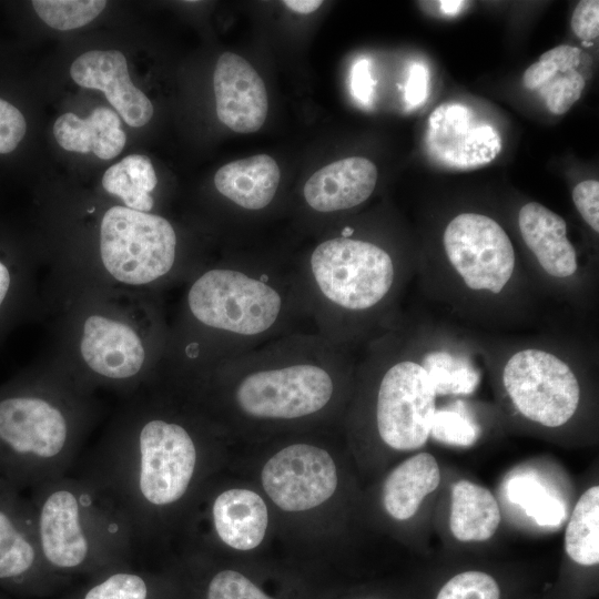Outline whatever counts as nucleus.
<instances>
[{"label":"nucleus","instance_id":"obj_1","mask_svg":"<svg viewBox=\"0 0 599 599\" xmlns=\"http://www.w3.org/2000/svg\"><path fill=\"white\" fill-rule=\"evenodd\" d=\"M200 461L197 441L185 425L152 416L104 449L83 476L123 511L138 549L159 518L186 498Z\"/></svg>","mask_w":599,"mask_h":599},{"label":"nucleus","instance_id":"obj_2","mask_svg":"<svg viewBox=\"0 0 599 599\" xmlns=\"http://www.w3.org/2000/svg\"><path fill=\"white\" fill-rule=\"evenodd\" d=\"M42 557L53 570L120 564L136 549L131 525L90 478L65 475L31 489Z\"/></svg>","mask_w":599,"mask_h":599},{"label":"nucleus","instance_id":"obj_3","mask_svg":"<svg viewBox=\"0 0 599 599\" xmlns=\"http://www.w3.org/2000/svg\"><path fill=\"white\" fill-rule=\"evenodd\" d=\"M77 445V422L63 403L24 385L0 390V476L16 488L65 475Z\"/></svg>","mask_w":599,"mask_h":599},{"label":"nucleus","instance_id":"obj_4","mask_svg":"<svg viewBox=\"0 0 599 599\" xmlns=\"http://www.w3.org/2000/svg\"><path fill=\"white\" fill-rule=\"evenodd\" d=\"M329 362L325 352L315 349L266 353L237 379L234 403L242 414L258 420H294L317 414L335 393Z\"/></svg>","mask_w":599,"mask_h":599},{"label":"nucleus","instance_id":"obj_5","mask_svg":"<svg viewBox=\"0 0 599 599\" xmlns=\"http://www.w3.org/2000/svg\"><path fill=\"white\" fill-rule=\"evenodd\" d=\"M186 302L195 321L237 343L272 334L286 312L277 283L265 273L238 268L204 272L189 288Z\"/></svg>","mask_w":599,"mask_h":599},{"label":"nucleus","instance_id":"obj_6","mask_svg":"<svg viewBox=\"0 0 599 599\" xmlns=\"http://www.w3.org/2000/svg\"><path fill=\"white\" fill-rule=\"evenodd\" d=\"M308 278L329 309L358 315L378 307L390 294L397 271L377 244L339 236L319 243L308 261Z\"/></svg>","mask_w":599,"mask_h":599},{"label":"nucleus","instance_id":"obj_7","mask_svg":"<svg viewBox=\"0 0 599 599\" xmlns=\"http://www.w3.org/2000/svg\"><path fill=\"white\" fill-rule=\"evenodd\" d=\"M175 251V231L160 215L116 205L102 217V264L121 283L143 285L161 278L173 267Z\"/></svg>","mask_w":599,"mask_h":599},{"label":"nucleus","instance_id":"obj_8","mask_svg":"<svg viewBox=\"0 0 599 599\" xmlns=\"http://www.w3.org/2000/svg\"><path fill=\"white\" fill-rule=\"evenodd\" d=\"M505 390L517 412L544 427L567 424L580 403V384L570 365L537 347L514 353L502 369Z\"/></svg>","mask_w":599,"mask_h":599},{"label":"nucleus","instance_id":"obj_9","mask_svg":"<svg viewBox=\"0 0 599 599\" xmlns=\"http://www.w3.org/2000/svg\"><path fill=\"white\" fill-rule=\"evenodd\" d=\"M436 393L418 361L404 358L384 372L376 398L380 439L395 450H415L430 436Z\"/></svg>","mask_w":599,"mask_h":599},{"label":"nucleus","instance_id":"obj_10","mask_svg":"<svg viewBox=\"0 0 599 599\" xmlns=\"http://www.w3.org/2000/svg\"><path fill=\"white\" fill-rule=\"evenodd\" d=\"M443 244L449 264L470 291L498 295L514 276L512 243L505 230L487 215L455 216L444 231Z\"/></svg>","mask_w":599,"mask_h":599},{"label":"nucleus","instance_id":"obj_11","mask_svg":"<svg viewBox=\"0 0 599 599\" xmlns=\"http://www.w3.org/2000/svg\"><path fill=\"white\" fill-rule=\"evenodd\" d=\"M261 480L277 507L284 511H305L333 496L337 470L327 450L296 443L282 448L266 461Z\"/></svg>","mask_w":599,"mask_h":599},{"label":"nucleus","instance_id":"obj_12","mask_svg":"<svg viewBox=\"0 0 599 599\" xmlns=\"http://www.w3.org/2000/svg\"><path fill=\"white\" fill-rule=\"evenodd\" d=\"M425 145L437 164L469 170L491 162L500 152L501 141L498 132L475 119L467 106L447 103L429 115Z\"/></svg>","mask_w":599,"mask_h":599},{"label":"nucleus","instance_id":"obj_13","mask_svg":"<svg viewBox=\"0 0 599 599\" xmlns=\"http://www.w3.org/2000/svg\"><path fill=\"white\" fill-rule=\"evenodd\" d=\"M48 569L30 499L0 476V582L23 583Z\"/></svg>","mask_w":599,"mask_h":599},{"label":"nucleus","instance_id":"obj_14","mask_svg":"<svg viewBox=\"0 0 599 599\" xmlns=\"http://www.w3.org/2000/svg\"><path fill=\"white\" fill-rule=\"evenodd\" d=\"M213 87L219 120L238 133H252L266 120L268 99L265 84L242 57L223 53L215 65Z\"/></svg>","mask_w":599,"mask_h":599},{"label":"nucleus","instance_id":"obj_15","mask_svg":"<svg viewBox=\"0 0 599 599\" xmlns=\"http://www.w3.org/2000/svg\"><path fill=\"white\" fill-rule=\"evenodd\" d=\"M80 87L102 91L109 103L131 126L145 125L153 115L149 98L130 79L126 59L118 50H91L78 57L70 68Z\"/></svg>","mask_w":599,"mask_h":599},{"label":"nucleus","instance_id":"obj_16","mask_svg":"<svg viewBox=\"0 0 599 599\" xmlns=\"http://www.w3.org/2000/svg\"><path fill=\"white\" fill-rule=\"evenodd\" d=\"M80 353L93 373L114 380L134 377L145 361V348L138 333L121 321L101 315L85 319Z\"/></svg>","mask_w":599,"mask_h":599},{"label":"nucleus","instance_id":"obj_17","mask_svg":"<svg viewBox=\"0 0 599 599\" xmlns=\"http://www.w3.org/2000/svg\"><path fill=\"white\" fill-rule=\"evenodd\" d=\"M377 182V169L368 159L349 156L316 171L304 185V197L315 211L331 213L365 202Z\"/></svg>","mask_w":599,"mask_h":599},{"label":"nucleus","instance_id":"obj_18","mask_svg":"<svg viewBox=\"0 0 599 599\" xmlns=\"http://www.w3.org/2000/svg\"><path fill=\"white\" fill-rule=\"evenodd\" d=\"M518 226L525 244L550 277L566 280L577 273V251L560 215L538 202H529L519 211Z\"/></svg>","mask_w":599,"mask_h":599},{"label":"nucleus","instance_id":"obj_19","mask_svg":"<svg viewBox=\"0 0 599 599\" xmlns=\"http://www.w3.org/2000/svg\"><path fill=\"white\" fill-rule=\"evenodd\" d=\"M211 520L219 539L236 550L255 549L264 539L267 507L262 497L244 488L220 493L211 505Z\"/></svg>","mask_w":599,"mask_h":599},{"label":"nucleus","instance_id":"obj_20","mask_svg":"<svg viewBox=\"0 0 599 599\" xmlns=\"http://www.w3.org/2000/svg\"><path fill=\"white\" fill-rule=\"evenodd\" d=\"M580 53L576 47L558 45L542 53L524 72V85L529 90H538L554 114L566 113L585 89V78L577 71Z\"/></svg>","mask_w":599,"mask_h":599},{"label":"nucleus","instance_id":"obj_21","mask_svg":"<svg viewBox=\"0 0 599 599\" xmlns=\"http://www.w3.org/2000/svg\"><path fill=\"white\" fill-rule=\"evenodd\" d=\"M53 134L62 149L93 152L102 160L119 155L126 142L118 113L105 106L95 108L85 119L72 112L60 115L54 122Z\"/></svg>","mask_w":599,"mask_h":599},{"label":"nucleus","instance_id":"obj_22","mask_svg":"<svg viewBox=\"0 0 599 599\" xmlns=\"http://www.w3.org/2000/svg\"><path fill=\"white\" fill-rule=\"evenodd\" d=\"M281 180L276 161L257 154L223 165L214 176L216 190L238 206L257 211L275 196Z\"/></svg>","mask_w":599,"mask_h":599},{"label":"nucleus","instance_id":"obj_23","mask_svg":"<svg viewBox=\"0 0 599 599\" xmlns=\"http://www.w3.org/2000/svg\"><path fill=\"white\" fill-rule=\"evenodd\" d=\"M439 483L440 469L436 458L426 451L418 453L387 476L383 486L384 508L392 518L407 520Z\"/></svg>","mask_w":599,"mask_h":599},{"label":"nucleus","instance_id":"obj_24","mask_svg":"<svg viewBox=\"0 0 599 599\" xmlns=\"http://www.w3.org/2000/svg\"><path fill=\"white\" fill-rule=\"evenodd\" d=\"M501 520L500 508L490 490L460 479L451 487L450 531L463 542L490 539Z\"/></svg>","mask_w":599,"mask_h":599},{"label":"nucleus","instance_id":"obj_25","mask_svg":"<svg viewBox=\"0 0 599 599\" xmlns=\"http://www.w3.org/2000/svg\"><path fill=\"white\" fill-rule=\"evenodd\" d=\"M158 179L151 161L140 154H131L110 166L102 177V185L110 194L119 196L126 207L149 212L154 200L151 192Z\"/></svg>","mask_w":599,"mask_h":599},{"label":"nucleus","instance_id":"obj_26","mask_svg":"<svg viewBox=\"0 0 599 599\" xmlns=\"http://www.w3.org/2000/svg\"><path fill=\"white\" fill-rule=\"evenodd\" d=\"M565 549L581 566L599 562V487L592 486L578 499L565 532Z\"/></svg>","mask_w":599,"mask_h":599},{"label":"nucleus","instance_id":"obj_27","mask_svg":"<svg viewBox=\"0 0 599 599\" xmlns=\"http://www.w3.org/2000/svg\"><path fill=\"white\" fill-rule=\"evenodd\" d=\"M420 364L436 395H470L479 385V372L464 355L449 351L428 352Z\"/></svg>","mask_w":599,"mask_h":599},{"label":"nucleus","instance_id":"obj_28","mask_svg":"<svg viewBox=\"0 0 599 599\" xmlns=\"http://www.w3.org/2000/svg\"><path fill=\"white\" fill-rule=\"evenodd\" d=\"M507 493L509 499L521 505L526 514L534 517L539 525L554 526L565 517L562 504L548 495L542 486L531 477L512 478L508 484Z\"/></svg>","mask_w":599,"mask_h":599},{"label":"nucleus","instance_id":"obj_29","mask_svg":"<svg viewBox=\"0 0 599 599\" xmlns=\"http://www.w3.org/2000/svg\"><path fill=\"white\" fill-rule=\"evenodd\" d=\"M37 14L60 31L78 29L95 19L106 6L101 0H33Z\"/></svg>","mask_w":599,"mask_h":599},{"label":"nucleus","instance_id":"obj_30","mask_svg":"<svg viewBox=\"0 0 599 599\" xmlns=\"http://www.w3.org/2000/svg\"><path fill=\"white\" fill-rule=\"evenodd\" d=\"M496 580L481 571H465L450 578L439 590L436 599H499Z\"/></svg>","mask_w":599,"mask_h":599},{"label":"nucleus","instance_id":"obj_31","mask_svg":"<svg viewBox=\"0 0 599 599\" xmlns=\"http://www.w3.org/2000/svg\"><path fill=\"white\" fill-rule=\"evenodd\" d=\"M149 585L139 573L114 571L92 586L83 599H148Z\"/></svg>","mask_w":599,"mask_h":599},{"label":"nucleus","instance_id":"obj_32","mask_svg":"<svg viewBox=\"0 0 599 599\" xmlns=\"http://www.w3.org/2000/svg\"><path fill=\"white\" fill-rule=\"evenodd\" d=\"M430 436L448 445L470 446L478 438V429L467 416L459 412L436 409Z\"/></svg>","mask_w":599,"mask_h":599},{"label":"nucleus","instance_id":"obj_33","mask_svg":"<svg viewBox=\"0 0 599 599\" xmlns=\"http://www.w3.org/2000/svg\"><path fill=\"white\" fill-rule=\"evenodd\" d=\"M206 599H273L235 570L217 572L210 581Z\"/></svg>","mask_w":599,"mask_h":599},{"label":"nucleus","instance_id":"obj_34","mask_svg":"<svg viewBox=\"0 0 599 599\" xmlns=\"http://www.w3.org/2000/svg\"><path fill=\"white\" fill-rule=\"evenodd\" d=\"M27 123L22 113L11 103L0 99V153L12 152L26 134Z\"/></svg>","mask_w":599,"mask_h":599},{"label":"nucleus","instance_id":"obj_35","mask_svg":"<svg viewBox=\"0 0 599 599\" xmlns=\"http://www.w3.org/2000/svg\"><path fill=\"white\" fill-rule=\"evenodd\" d=\"M572 201L583 221L599 232V183L587 180L578 183L572 191Z\"/></svg>","mask_w":599,"mask_h":599},{"label":"nucleus","instance_id":"obj_36","mask_svg":"<svg viewBox=\"0 0 599 599\" xmlns=\"http://www.w3.org/2000/svg\"><path fill=\"white\" fill-rule=\"evenodd\" d=\"M570 26L573 33L583 42L597 39L599 35V1H579L573 10Z\"/></svg>","mask_w":599,"mask_h":599},{"label":"nucleus","instance_id":"obj_37","mask_svg":"<svg viewBox=\"0 0 599 599\" xmlns=\"http://www.w3.org/2000/svg\"><path fill=\"white\" fill-rule=\"evenodd\" d=\"M374 84L369 61L366 59L358 60L352 69V91L354 97L363 104L370 103Z\"/></svg>","mask_w":599,"mask_h":599},{"label":"nucleus","instance_id":"obj_38","mask_svg":"<svg viewBox=\"0 0 599 599\" xmlns=\"http://www.w3.org/2000/svg\"><path fill=\"white\" fill-rule=\"evenodd\" d=\"M428 70L420 63H414L405 88V98L410 106L422 104L427 98Z\"/></svg>","mask_w":599,"mask_h":599},{"label":"nucleus","instance_id":"obj_39","mask_svg":"<svg viewBox=\"0 0 599 599\" xmlns=\"http://www.w3.org/2000/svg\"><path fill=\"white\" fill-rule=\"evenodd\" d=\"M16 271L7 260L0 257V319L8 311L9 303L16 293Z\"/></svg>","mask_w":599,"mask_h":599},{"label":"nucleus","instance_id":"obj_40","mask_svg":"<svg viewBox=\"0 0 599 599\" xmlns=\"http://www.w3.org/2000/svg\"><path fill=\"white\" fill-rule=\"evenodd\" d=\"M283 3L291 10L302 13V14H308L317 10L323 1L319 0H285Z\"/></svg>","mask_w":599,"mask_h":599},{"label":"nucleus","instance_id":"obj_41","mask_svg":"<svg viewBox=\"0 0 599 599\" xmlns=\"http://www.w3.org/2000/svg\"><path fill=\"white\" fill-rule=\"evenodd\" d=\"M439 7H440V10L443 13L445 14H448V16H453V14H457L458 12H460V10L463 9L464 4L466 3L465 1H459V0H445V1H440L439 2Z\"/></svg>","mask_w":599,"mask_h":599}]
</instances>
